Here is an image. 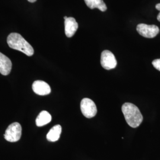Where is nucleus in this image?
I'll return each mask as SVG.
<instances>
[{"mask_svg":"<svg viewBox=\"0 0 160 160\" xmlns=\"http://www.w3.org/2000/svg\"><path fill=\"white\" fill-rule=\"evenodd\" d=\"M7 42L10 48L22 52L28 57H31L34 54L33 47L24 39L21 34L12 33L8 35Z\"/></svg>","mask_w":160,"mask_h":160,"instance_id":"nucleus-1","label":"nucleus"},{"mask_svg":"<svg viewBox=\"0 0 160 160\" xmlns=\"http://www.w3.org/2000/svg\"><path fill=\"white\" fill-rule=\"evenodd\" d=\"M122 111L127 123L131 127L136 128L141 124L143 116L139 109L135 104L131 103H125L122 107Z\"/></svg>","mask_w":160,"mask_h":160,"instance_id":"nucleus-2","label":"nucleus"},{"mask_svg":"<svg viewBox=\"0 0 160 160\" xmlns=\"http://www.w3.org/2000/svg\"><path fill=\"white\" fill-rule=\"evenodd\" d=\"M22 128L19 123H12L6 129L4 138L8 142H16L20 139L22 137Z\"/></svg>","mask_w":160,"mask_h":160,"instance_id":"nucleus-3","label":"nucleus"},{"mask_svg":"<svg viewBox=\"0 0 160 160\" xmlns=\"http://www.w3.org/2000/svg\"><path fill=\"white\" fill-rule=\"evenodd\" d=\"M80 107L82 113L87 118H92L97 114L96 105L90 98H83L81 100Z\"/></svg>","mask_w":160,"mask_h":160,"instance_id":"nucleus-4","label":"nucleus"},{"mask_svg":"<svg viewBox=\"0 0 160 160\" xmlns=\"http://www.w3.org/2000/svg\"><path fill=\"white\" fill-rule=\"evenodd\" d=\"M138 33L146 38H154L160 32V29L155 25L139 24L137 27Z\"/></svg>","mask_w":160,"mask_h":160,"instance_id":"nucleus-5","label":"nucleus"},{"mask_svg":"<svg viewBox=\"0 0 160 160\" xmlns=\"http://www.w3.org/2000/svg\"><path fill=\"white\" fill-rule=\"evenodd\" d=\"M100 62L103 68L107 70L115 68L117 65V61L113 53L108 50L102 52Z\"/></svg>","mask_w":160,"mask_h":160,"instance_id":"nucleus-6","label":"nucleus"},{"mask_svg":"<svg viewBox=\"0 0 160 160\" xmlns=\"http://www.w3.org/2000/svg\"><path fill=\"white\" fill-rule=\"evenodd\" d=\"M65 19V33L68 38H71L74 35L78 28V24L73 17H64Z\"/></svg>","mask_w":160,"mask_h":160,"instance_id":"nucleus-7","label":"nucleus"},{"mask_svg":"<svg viewBox=\"0 0 160 160\" xmlns=\"http://www.w3.org/2000/svg\"><path fill=\"white\" fill-rule=\"evenodd\" d=\"M33 92L40 96H46L51 93V89L49 85L43 81H35L32 85Z\"/></svg>","mask_w":160,"mask_h":160,"instance_id":"nucleus-8","label":"nucleus"},{"mask_svg":"<svg viewBox=\"0 0 160 160\" xmlns=\"http://www.w3.org/2000/svg\"><path fill=\"white\" fill-rule=\"evenodd\" d=\"M12 68L11 60L0 52V73L3 75H7L10 73Z\"/></svg>","mask_w":160,"mask_h":160,"instance_id":"nucleus-9","label":"nucleus"},{"mask_svg":"<svg viewBox=\"0 0 160 160\" xmlns=\"http://www.w3.org/2000/svg\"><path fill=\"white\" fill-rule=\"evenodd\" d=\"M62 132V127L57 125L52 128L51 130L48 133L46 138L49 142H56L59 139Z\"/></svg>","mask_w":160,"mask_h":160,"instance_id":"nucleus-10","label":"nucleus"},{"mask_svg":"<svg viewBox=\"0 0 160 160\" xmlns=\"http://www.w3.org/2000/svg\"><path fill=\"white\" fill-rule=\"evenodd\" d=\"M52 120L51 115L47 111H42L39 114L36 119V124L39 127L45 126L51 122Z\"/></svg>","mask_w":160,"mask_h":160,"instance_id":"nucleus-11","label":"nucleus"},{"mask_svg":"<svg viewBox=\"0 0 160 160\" xmlns=\"http://www.w3.org/2000/svg\"><path fill=\"white\" fill-rule=\"evenodd\" d=\"M85 3L90 9L98 8L101 12H106L107 6L103 0H84Z\"/></svg>","mask_w":160,"mask_h":160,"instance_id":"nucleus-12","label":"nucleus"},{"mask_svg":"<svg viewBox=\"0 0 160 160\" xmlns=\"http://www.w3.org/2000/svg\"><path fill=\"white\" fill-rule=\"evenodd\" d=\"M152 64L155 68L160 71V59H155L152 62Z\"/></svg>","mask_w":160,"mask_h":160,"instance_id":"nucleus-13","label":"nucleus"},{"mask_svg":"<svg viewBox=\"0 0 160 160\" xmlns=\"http://www.w3.org/2000/svg\"><path fill=\"white\" fill-rule=\"evenodd\" d=\"M155 8H156L157 10L160 11V13L158 14V16H157V20H158V21H159L160 22V3H158V4H156Z\"/></svg>","mask_w":160,"mask_h":160,"instance_id":"nucleus-14","label":"nucleus"},{"mask_svg":"<svg viewBox=\"0 0 160 160\" xmlns=\"http://www.w3.org/2000/svg\"><path fill=\"white\" fill-rule=\"evenodd\" d=\"M29 2H36L37 0H28Z\"/></svg>","mask_w":160,"mask_h":160,"instance_id":"nucleus-15","label":"nucleus"}]
</instances>
